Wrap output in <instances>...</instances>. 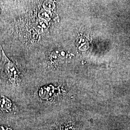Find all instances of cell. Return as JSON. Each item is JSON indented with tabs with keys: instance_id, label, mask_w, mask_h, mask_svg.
Instances as JSON below:
<instances>
[{
	"instance_id": "cell-1",
	"label": "cell",
	"mask_w": 130,
	"mask_h": 130,
	"mask_svg": "<svg viewBox=\"0 0 130 130\" xmlns=\"http://www.w3.org/2000/svg\"><path fill=\"white\" fill-rule=\"evenodd\" d=\"M2 51V57L0 61V76H5L12 82L18 80L19 70L16 65L8 59L0 45Z\"/></svg>"
},
{
	"instance_id": "cell-2",
	"label": "cell",
	"mask_w": 130,
	"mask_h": 130,
	"mask_svg": "<svg viewBox=\"0 0 130 130\" xmlns=\"http://www.w3.org/2000/svg\"><path fill=\"white\" fill-rule=\"evenodd\" d=\"M11 106V103L6 98H0V107L3 110L9 109Z\"/></svg>"
},
{
	"instance_id": "cell-3",
	"label": "cell",
	"mask_w": 130,
	"mask_h": 130,
	"mask_svg": "<svg viewBox=\"0 0 130 130\" xmlns=\"http://www.w3.org/2000/svg\"><path fill=\"white\" fill-rule=\"evenodd\" d=\"M43 7L45 10L52 9L55 7V5L53 2L51 1H47L43 4Z\"/></svg>"
},
{
	"instance_id": "cell-4",
	"label": "cell",
	"mask_w": 130,
	"mask_h": 130,
	"mask_svg": "<svg viewBox=\"0 0 130 130\" xmlns=\"http://www.w3.org/2000/svg\"><path fill=\"white\" fill-rule=\"evenodd\" d=\"M39 15L41 17H43L44 18L47 19H50V17H51L50 13H49L48 11H46L45 10H42L40 12Z\"/></svg>"
}]
</instances>
